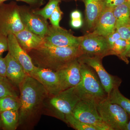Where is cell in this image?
I'll return each instance as SVG.
<instances>
[{"label": "cell", "instance_id": "8fae6325", "mask_svg": "<svg viewBox=\"0 0 130 130\" xmlns=\"http://www.w3.org/2000/svg\"><path fill=\"white\" fill-rule=\"evenodd\" d=\"M20 14L25 28L44 38L48 29L47 20L26 7L20 6Z\"/></svg>", "mask_w": 130, "mask_h": 130}, {"label": "cell", "instance_id": "ba28073f", "mask_svg": "<svg viewBox=\"0 0 130 130\" xmlns=\"http://www.w3.org/2000/svg\"><path fill=\"white\" fill-rule=\"evenodd\" d=\"M102 58L83 55L78 58L81 63L93 68L97 74L105 92L108 95L116 87H119L121 81L118 78L112 76L107 72L102 63Z\"/></svg>", "mask_w": 130, "mask_h": 130}, {"label": "cell", "instance_id": "8992f818", "mask_svg": "<svg viewBox=\"0 0 130 130\" xmlns=\"http://www.w3.org/2000/svg\"><path fill=\"white\" fill-rule=\"evenodd\" d=\"M96 101L92 97H84L78 102L72 112L79 121L90 124L97 130H112L102 120L96 107Z\"/></svg>", "mask_w": 130, "mask_h": 130}, {"label": "cell", "instance_id": "603a6c76", "mask_svg": "<svg viewBox=\"0 0 130 130\" xmlns=\"http://www.w3.org/2000/svg\"><path fill=\"white\" fill-rule=\"evenodd\" d=\"M19 90L6 77L0 74V98L6 96H19Z\"/></svg>", "mask_w": 130, "mask_h": 130}, {"label": "cell", "instance_id": "8d00e7d4", "mask_svg": "<svg viewBox=\"0 0 130 130\" xmlns=\"http://www.w3.org/2000/svg\"><path fill=\"white\" fill-rule=\"evenodd\" d=\"M126 56L127 57H129L130 58V48L128 50V53H127V54H126Z\"/></svg>", "mask_w": 130, "mask_h": 130}, {"label": "cell", "instance_id": "30bf717a", "mask_svg": "<svg viewBox=\"0 0 130 130\" xmlns=\"http://www.w3.org/2000/svg\"><path fill=\"white\" fill-rule=\"evenodd\" d=\"M82 36H74L71 32L61 27L49 25L44 38L45 43L59 47H79Z\"/></svg>", "mask_w": 130, "mask_h": 130}, {"label": "cell", "instance_id": "4316f807", "mask_svg": "<svg viewBox=\"0 0 130 130\" xmlns=\"http://www.w3.org/2000/svg\"><path fill=\"white\" fill-rule=\"evenodd\" d=\"M63 14L59 5L55 8L49 19L50 20L51 25L56 27H60L59 23Z\"/></svg>", "mask_w": 130, "mask_h": 130}, {"label": "cell", "instance_id": "277c9868", "mask_svg": "<svg viewBox=\"0 0 130 130\" xmlns=\"http://www.w3.org/2000/svg\"><path fill=\"white\" fill-rule=\"evenodd\" d=\"M96 107L103 121L112 130H126L128 114L120 106L110 102L107 96L96 101Z\"/></svg>", "mask_w": 130, "mask_h": 130}, {"label": "cell", "instance_id": "e0dca14e", "mask_svg": "<svg viewBox=\"0 0 130 130\" xmlns=\"http://www.w3.org/2000/svg\"><path fill=\"white\" fill-rule=\"evenodd\" d=\"M14 35L19 44L27 52L40 47L44 43L43 38L25 28Z\"/></svg>", "mask_w": 130, "mask_h": 130}, {"label": "cell", "instance_id": "f1b7e54d", "mask_svg": "<svg viewBox=\"0 0 130 130\" xmlns=\"http://www.w3.org/2000/svg\"><path fill=\"white\" fill-rule=\"evenodd\" d=\"M8 49L7 36L0 33V56H2L3 53Z\"/></svg>", "mask_w": 130, "mask_h": 130}, {"label": "cell", "instance_id": "484cf974", "mask_svg": "<svg viewBox=\"0 0 130 130\" xmlns=\"http://www.w3.org/2000/svg\"><path fill=\"white\" fill-rule=\"evenodd\" d=\"M61 1V0H49L46 6L42 9L38 10L33 9L34 13L42 16L45 19H48Z\"/></svg>", "mask_w": 130, "mask_h": 130}, {"label": "cell", "instance_id": "7a4b0ae2", "mask_svg": "<svg viewBox=\"0 0 130 130\" xmlns=\"http://www.w3.org/2000/svg\"><path fill=\"white\" fill-rule=\"evenodd\" d=\"M35 66L57 72L83 53L80 47H59L44 42L27 52Z\"/></svg>", "mask_w": 130, "mask_h": 130}, {"label": "cell", "instance_id": "44dd1931", "mask_svg": "<svg viewBox=\"0 0 130 130\" xmlns=\"http://www.w3.org/2000/svg\"><path fill=\"white\" fill-rule=\"evenodd\" d=\"M130 48V43L122 38L116 41L110 48V54L115 55L126 63H129L126 54Z\"/></svg>", "mask_w": 130, "mask_h": 130}, {"label": "cell", "instance_id": "ffe728a7", "mask_svg": "<svg viewBox=\"0 0 130 130\" xmlns=\"http://www.w3.org/2000/svg\"><path fill=\"white\" fill-rule=\"evenodd\" d=\"M116 27L130 24V3L126 1L113 8Z\"/></svg>", "mask_w": 130, "mask_h": 130}, {"label": "cell", "instance_id": "5b68a950", "mask_svg": "<svg viewBox=\"0 0 130 130\" xmlns=\"http://www.w3.org/2000/svg\"><path fill=\"white\" fill-rule=\"evenodd\" d=\"M80 63L81 80L75 88L80 97L93 98L97 101L106 97L107 94L96 73L88 65Z\"/></svg>", "mask_w": 130, "mask_h": 130}, {"label": "cell", "instance_id": "4dcf8cb0", "mask_svg": "<svg viewBox=\"0 0 130 130\" xmlns=\"http://www.w3.org/2000/svg\"><path fill=\"white\" fill-rule=\"evenodd\" d=\"M106 37L110 48L116 41L121 38L120 35L116 30Z\"/></svg>", "mask_w": 130, "mask_h": 130}, {"label": "cell", "instance_id": "cb8c5ba5", "mask_svg": "<svg viewBox=\"0 0 130 130\" xmlns=\"http://www.w3.org/2000/svg\"><path fill=\"white\" fill-rule=\"evenodd\" d=\"M20 106L19 96H6L0 98V112L8 110L19 111Z\"/></svg>", "mask_w": 130, "mask_h": 130}, {"label": "cell", "instance_id": "9a60e30c", "mask_svg": "<svg viewBox=\"0 0 130 130\" xmlns=\"http://www.w3.org/2000/svg\"><path fill=\"white\" fill-rule=\"evenodd\" d=\"M116 30L113 8L104 7L94 28L93 33L106 37Z\"/></svg>", "mask_w": 130, "mask_h": 130}, {"label": "cell", "instance_id": "d6a6232c", "mask_svg": "<svg viewBox=\"0 0 130 130\" xmlns=\"http://www.w3.org/2000/svg\"><path fill=\"white\" fill-rule=\"evenodd\" d=\"M6 64L5 58L0 56V74L6 77Z\"/></svg>", "mask_w": 130, "mask_h": 130}, {"label": "cell", "instance_id": "e575fe53", "mask_svg": "<svg viewBox=\"0 0 130 130\" xmlns=\"http://www.w3.org/2000/svg\"><path fill=\"white\" fill-rule=\"evenodd\" d=\"M82 14L81 12L78 10H75L72 12L71 14V19H81Z\"/></svg>", "mask_w": 130, "mask_h": 130}, {"label": "cell", "instance_id": "74e56055", "mask_svg": "<svg viewBox=\"0 0 130 130\" xmlns=\"http://www.w3.org/2000/svg\"><path fill=\"white\" fill-rule=\"evenodd\" d=\"M127 2H128L129 3H130V0H126Z\"/></svg>", "mask_w": 130, "mask_h": 130}, {"label": "cell", "instance_id": "52a82bcc", "mask_svg": "<svg viewBox=\"0 0 130 130\" xmlns=\"http://www.w3.org/2000/svg\"><path fill=\"white\" fill-rule=\"evenodd\" d=\"M24 28L20 14V6L14 2L0 5V33L8 36Z\"/></svg>", "mask_w": 130, "mask_h": 130}, {"label": "cell", "instance_id": "d590c367", "mask_svg": "<svg viewBox=\"0 0 130 130\" xmlns=\"http://www.w3.org/2000/svg\"><path fill=\"white\" fill-rule=\"evenodd\" d=\"M126 130H130V120L128 121L127 125H126Z\"/></svg>", "mask_w": 130, "mask_h": 130}, {"label": "cell", "instance_id": "d4e9b609", "mask_svg": "<svg viewBox=\"0 0 130 130\" xmlns=\"http://www.w3.org/2000/svg\"><path fill=\"white\" fill-rule=\"evenodd\" d=\"M66 122L72 127L77 130H97L93 126L84 123L77 119L72 113L68 115L65 117Z\"/></svg>", "mask_w": 130, "mask_h": 130}, {"label": "cell", "instance_id": "ac0fdd59", "mask_svg": "<svg viewBox=\"0 0 130 130\" xmlns=\"http://www.w3.org/2000/svg\"><path fill=\"white\" fill-rule=\"evenodd\" d=\"M84 2L87 25L89 29H94L105 7L103 0H84Z\"/></svg>", "mask_w": 130, "mask_h": 130}, {"label": "cell", "instance_id": "3957f363", "mask_svg": "<svg viewBox=\"0 0 130 130\" xmlns=\"http://www.w3.org/2000/svg\"><path fill=\"white\" fill-rule=\"evenodd\" d=\"M81 99L75 86L62 91L55 95H48L44 101L43 115L54 117L65 123L66 116L72 113Z\"/></svg>", "mask_w": 130, "mask_h": 130}, {"label": "cell", "instance_id": "9c48e42d", "mask_svg": "<svg viewBox=\"0 0 130 130\" xmlns=\"http://www.w3.org/2000/svg\"><path fill=\"white\" fill-rule=\"evenodd\" d=\"M79 47L83 55L87 56L103 58L110 55V47L106 37L93 32L82 36Z\"/></svg>", "mask_w": 130, "mask_h": 130}, {"label": "cell", "instance_id": "d6986e66", "mask_svg": "<svg viewBox=\"0 0 130 130\" xmlns=\"http://www.w3.org/2000/svg\"><path fill=\"white\" fill-rule=\"evenodd\" d=\"M19 122V111L8 110L0 112V130H16Z\"/></svg>", "mask_w": 130, "mask_h": 130}, {"label": "cell", "instance_id": "7402d4cb", "mask_svg": "<svg viewBox=\"0 0 130 130\" xmlns=\"http://www.w3.org/2000/svg\"><path fill=\"white\" fill-rule=\"evenodd\" d=\"M118 88L116 87L113 89L107 96V98L110 102L120 106L130 115V100L121 94Z\"/></svg>", "mask_w": 130, "mask_h": 130}, {"label": "cell", "instance_id": "f546056e", "mask_svg": "<svg viewBox=\"0 0 130 130\" xmlns=\"http://www.w3.org/2000/svg\"><path fill=\"white\" fill-rule=\"evenodd\" d=\"M126 1V0H103L105 7L113 8L124 3Z\"/></svg>", "mask_w": 130, "mask_h": 130}, {"label": "cell", "instance_id": "83f0119b", "mask_svg": "<svg viewBox=\"0 0 130 130\" xmlns=\"http://www.w3.org/2000/svg\"><path fill=\"white\" fill-rule=\"evenodd\" d=\"M116 30L121 38L130 43V24L116 26Z\"/></svg>", "mask_w": 130, "mask_h": 130}, {"label": "cell", "instance_id": "5bb4252c", "mask_svg": "<svg viewBox=\"0 0 130 130\" xmlns=\"http://www.w3.org/2000/svg\"><path fill=\"white\" fill-rule=\"evenodd\" d=\"M7 38L8 53L21 65L26 73L30 75L36 67L32 63L30 56L19 44L14 35L10 34Z\"/></svg>", "mask_w": 130, "mask_h": 130}, {"label": "cell", "instance_id": "1f68e13d", "mask_svg": "<svg viewBox=\"0 0 130 130\" xmlns=\"http://www.w3.org/2000/svg\"><path fill=\"white\" fill-rule=\"evenodd\" d=\"M8 0H0V5H2L3 2ZM18 1H21L25 2L32 7H39L43 5L44 0H16Z\"/></svg>", "mask_w": 130, "mask_h": 130}, {"label": "cell", "instance_id": "7c38bea8", "mask_svg": "<svg viewBox=\"0 0 130 130\" xmlns=\"http://www.w3.org/2000/svg\"><path fill=\"white\" fill-rule=\"evenodd\" d=\"M56 72L59 77L61 91L77 86L81 81V63L78 58Z\"/></svg>", "mask_w": 130, "mask_h": 130}, {"label": "cell", "instance_id": "2e32d148", "mask_svg": "<svg viewBox=\"0 0 130 130\" xmlns=\"http://www.w3.org/2000/svg\"><path fill=\"white\" fill-rule=\"evenodd\" d=\"M6 64V77L19 89V86L27 76L23 68L9 53L5 57Z\"/></svg>", "mask_w": 130, "mask_h": 130}, {"label": "cell", "instance_id": "6da1fadb", "mask_svg": "<svg viewBox=\"0 0 130 130\" xmlns=\"http://www.w3.org/2000/svg\"><path fill=\"white\" fill-rule=\"evenodd\" d=\"M19 90L20 106L18 129L32 130L40 121L44 101L49 94L40 82L29 75L20 85Z\"/></svg>", "mask_w": 130, "mask_h": 130}, {"label": "cell", "instance_id": "836d02e7", "mask_svg": "<svg viewBox=\"0 0 130 130\" xmlns=\"http://www.w3.org/2000/svg\"><path fill=\"white\" fill-rule=\"evenodd\" d=\"M70 24L71 26L73 28L78 29L82 26L83 24V21L82 19H71Z\"/></svg>", "mask_w": 130, "mask_h": 130}, {"label": "cell", "instance_id": "4fadbf2b", "mask_svg": "<svg viewBox=\"0 0 130 130\" xmlns=\"http://www.w3.org/2000/svg\"><path fill=\"white\" fill-rule=\"evenodd\" d=\"M30 76L44 86L49 95H55L60 92L59 77L56 72L36 66Z\"/></svg>", "mask_w": 130, "mask_h": 130}]
</instances>
